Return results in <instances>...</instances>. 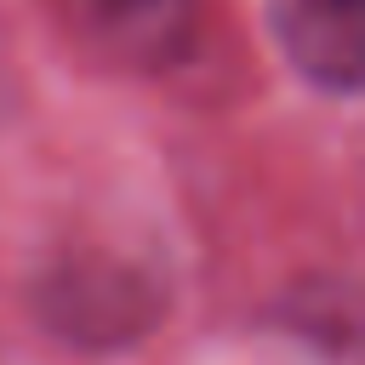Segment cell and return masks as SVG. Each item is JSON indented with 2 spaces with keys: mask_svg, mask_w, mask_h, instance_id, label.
<instances>
[{
  "mask_svg": "<svg viewBox=\"0 0 365 365\" xmlns=\"http://www.w3.org/2000/svg\"><path fill=\"white\" fill-rule=\"evenodd\" d=\"M74 40L131 74H154L188 57L200 0H51Z\"/></svg>",
  "mask_w": 365,
  "mask_h": 365,
  "instance_id": "cell-2",
  "label": "cell"
},
{
  "mask_svg": "<svg viewBox=\"0 0 365 365\" xmlns=\"http://www.w3.org/2000/svg\"><path fill=\"white\" fill-rule=\"evenodd\" d=\"M0 68H6V29H0Z\"/></svg>",
  "mask_w": 365,
  "mask_h": 365,
  "instance_id": "cell-4",
  "label": "cell"
},
{
  "mask_svg": "<svg viewBox=\"0 0 365 365\" xmlns=\"http://www.w3.org/2000/svg\"><path fill=\"white\" fill-rule=\"evenodd\" d=\"M268 29L291 68L331 91L354 97L365 80V0H268Z\"/></svg>",
  "mask_w": 365,
  "mask_h": 365,
  "instance_id": "cell-3",
  "label": "cell"
},
{
  "mask_svg": "<svg viewBox=\"0 0 365 365\" xmlns=\"http://www.w3.org/2000/svg\"><path fill=\"white\" fill-rule=\"evenodd\" d=\"M34 308L40 325L68 336L74 348H125L165 314V291L148 268L125 257L80 251L34 279Z\"/></svg>",
  "mask_w": 365,
  "mask_h": 365,
  "instance_id": "cell-1",
  "label": "cell"
}]
</instances>
